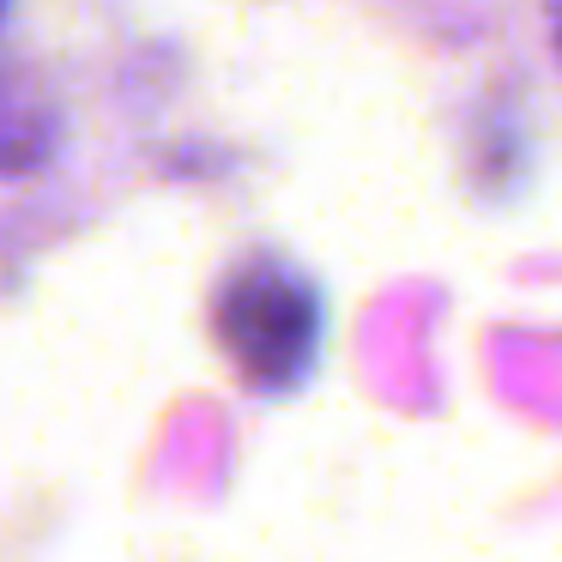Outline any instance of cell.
I'll return each mask as SVG.
<instances>
[{"mask_svg":"<svg viewBox=\"0 0 562 562\" xmlns=\"http://www.w3.org/2000/svg\"><path fill=\"white\" fill-rule=\"evenodd\" d=\"M218 333L231 357L260 381H291L315 357L321 339V303L296 272L284 267H255L236 272L218 303Z\"/></svg>","mask_w":562,"mask_h":562,"instance_id":"obj_1","label":"cell"},{"mask_svg":"<svg viewBox=\"0 0 562 562\" xmlns=\"http://www.w3.org/2000/svg\"><path fill=\"white\" fill-rule=\"evenodd\" d=\"M557 49H562V19H557Z\"/></svg>","mask_w":562,"mask_h":562,"instance_id":"obj_2","label":"cell"}]
</instances>
